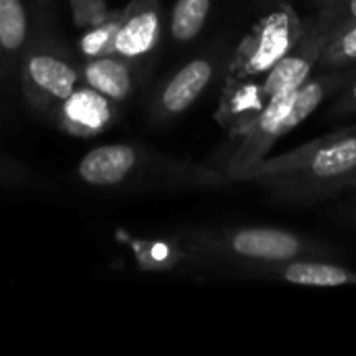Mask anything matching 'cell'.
I'll return each mask as SVG.
<instances>
[{
  "instance_id": "8",
  "label": "cell",
  "mask_w": 356,
  "mask_h": 356,
  "mask_svg": "<svg viewBox=\"0 0 356 356\" xmlns=\"http://www.w3.org/2000/svg\"><path fill=\"white\" fill-rule=\"evenodd\" d=\"M334 27L336 19L327 8H317L315 15L302 19V35L294 48L267 75L259 79V94L265 104L277 94L298 90L315 73Z\"/></svg>"
},
{
  "instance_id": "22",
  "label": "cell",
  "mask_w": 356,
  "mask_h": 356,
  "mask_svg": "<svg viewBox=\"0 0 356 356\" xmlns=\"http://www.w3.org/2000/svg\"><path fill=\"white\" fill-rule=\"evenodd\" d=\"M353 190H356V169L353 171V173H348L338 186H336V192H334V198L336 196H340V194H344V192H353Z\"/></svg>"
},
{
  "instance_id": "12",
  "label": "cell",
  "mask_w": 356,
  "mask_h": 356,
  "mask_svg": "<svg viewBox=\"0 0 356 356\" xmlns=\"http://www.w3.org/2000/svg\"><path fill=\"white\" fill-rule=\"evenodd\" d=\"M111 104L115 102L81 83L71 94V98L60 106L54 125L73 136H94L108 125Z\"/></svg>"
},
{
  "instance_id": "7",
  "label": "cell",
  "mask_w": 356,
  "mask_h": 356,
  "mask_svg": "<svg viewBox=\"0 0 356 356\" xmlns=\"http://www.w3.org/2000/svg\"><path fill=\"white\" fill-rule=\"evenodd\" d=\"M229 54V40L221 38L213 46L184 63L167 79H163L152 94V100L148 102L150 119L154 123H169L190 111L196 100L215 83V79L227 69Z\"/></svg>"
},
{
  "instance_id": "19",
  "label": "cell",
  "mask_w": 356,
  "mask_h": 356,
  "mask_svg": "<svg viewBox=\"0 0 356 356\" xmlns=\"http://www.w3.org/2000/svg\"><path fill=\"white\" fill-rule=\"evenodd\" d=\"M31 181H33V173L29 169H25L21 163L4 159L0 154V184L23 186V184H31Z\"/></svg>"
},
{
  "instance_id": "21",
  "label": "cell",
  "mask_w": 356,
  "mask_h": 356,
  "mask_svg": "<svg viewBox=\"0 0 356 356\" xmlns=\"http://www.w3.org/2000/svg\"><path fill=\"white\" fill-rule=\"evenodd\" d=\"M321 8H327L334 15V19L342 25L356 23V0H332Z\"/></svg>"
},
{
  "instance_id": "9",
  "label": "cell",
  "mask_w": 356,
  "mask_h": 356,
  "mask_svg": "<svg viewBox=\"0 0 356 356\" xmlns=\"http://www.w3.org/2000/svg\"><path fill=\"white\" fill-rule=\"evenodd\" d=\"M163 29L161 0H131L121 8L113 54L146 69L163 42Z\"/></svg>"
},
{
  "instance_id": "1",
  "label": "cell",
  "mask_w": 356,
  "mask_h": 356,
  "mask_svg": "<svg viewBox=\"0 0 356 356\" xmlns=\"http://www.w3.org/2000/svg\"><path fill=\"white\" fill-rule=\"evenodd\" d=\"M75 177L88 188L121 194L221 190L232 184L215 165L177 159L129 142L88 150L75 167Z\"/></svg>"
},
{
  "instance_id": "18",
  "label": "cell",
  "mask_w": 356,
  "mask_h": 356,
  "mask_svg": "<svg viewBox=\"0 0 356 356\" xmlns=\"http://www.w3.org/2000/svg\"><path fill=\"white\" fill-rule=\"evenodd\" d=\"M69 4H71L73 23L79 29L98 25L104 19H108V15L113 13L108 8L106 0H69Z\"/></svg>"
},
{
  "instance_id": "25",
  "label": "cell",
  "mask_w": 356,
  "mask_h": 356,
  "mask_svg": "<svg viewBox=\"0 0 356 356\" xmlns=\"http://www.w3.org/2000/svg\"><path fill=\"white\" fill-rule=\"evenodd\" d=\"M257 2H259L261 6H273V4L280 2V0H257Z\"/></svg>"
},
{
  "instance_id": "3",
  "label": "cell",
  "mask_w": 356,
  "mask_h": 356,
  "mask_svg": "<svg viewBox=\"0 0 356 356\" xmlns=\"http://www.w3.org/2000/svg\"><path fill=\"white\" fill-rule=\"evenodd\" d=\"M356 75V65L338 71H317L298 90H288L269 100L254 121L236 138H229L227 154L215 163L232 184L261 163L269 150L305 119H309L330 96L338 94Z\"/></svg>"
},
{
  "instance_id": "16",
  "label": "cell",
  "mask_w": 356,
  "mask_h": 356,
  "mask_svg": "<svg viewBox=\"0 0 356 356\" xmlns=\"http://www.w3.org/2000/svg\"><path fill=\"white\" fill-rule=\"evenodd\" d=\"M356 65V23H338L317 63V71H338Z\"/></svg>"
},
{
  "instance_id": "20",
  "label": "cell",
  "mask_w": 356,
  "mask_h": 356,
  "mask_svg": "<svg viewBox=\"0 0 356 356\" xmlns=\"http://www.w3.org/2000/svg\"><path fill=\"white\" fill-rule=\"evenodd\" d=\"M350 115H356V75L340 90V98L334 102L330 111L332 119H342Z\"/></svg>"
},
{
  "instance_id": "10",
  "label": "cell",
  "mask_w": 356,
  "mask_h": 356,
  "mask_svg": "<svg viewBox=\"0 0 356 356\" xmlns=\"http://www.w3.org/2000/svg\"><path fill=\"white\" fill-rule=\"evenodd\" d=\"M229 271L240 277L265 280V282H284L296 286H315V288H340L356 286V271L348 269L334 259H290L273 263H244L236 265Z\"/></svg>"
},
{
  "instance_id": "27",
  "label": "cell",
  "mask_w": 356,
  "mask_h": 356,
  "mask_svg": "<svg viewBox=\"0 0 356 356\" xmlns=\"http://www.w3.org/2000/svg\"><path fill=\"white\" fill-rule=\"evenodd\" d=\"M0 77H4V75H2V69H0Z\"/></svg>"
},
{
  "instance_id": "15",
  "label": "cell",
  "mask_w": 356,
  "mask_h": 356,
  "mask_svg": "<svg viewBox=\"0 0 356 356\" xmlns=\"http://www.w3.org/2000/svg\"><path fill=\"white\" fill-rule=\"evenodd\" d=\"M215 0H175L169 15V38L175 46L192 44L209 23Z\"/></svg>"
},
{
  "instance_id": "26",
  "label": "cell",
  "mask_w": 356,
  "mask_h": 356,
  "mask_svg": "<svg viewBox=\"0 0 356 356\" xmlns=\"http://www.w3.org/2000/svg\"><path fill=\"white\" fill-rule=\"evenodd\" d=\"M48 2H50V0H38V4H40V6H46Z\"/></svg>"
},
{
  "instance_id": "11",
  "label": "cell",
  "mask_w": 356,
  "mask_h": 356,
  "mask_svg": "<svg viewBox=\"0 0 356 356\" xmlns=\"http://www.w3.org/2000/svg\"><path fill=\"white\" fill-rule=\"evenodd\" d=\"M142 79H144L142 67L123 60L115 54L88 58L81 65V83L113 102L127 100L138 90Z\"/></svg>"
},
{
  "instance_id": "2",
  "label": "cell",
  "mask_w": 356,
  "mask_h": 356,
  "mask_svg": "<svg viewBox=\"0 0 356 356\" xmlns=\"http://www.w3.org/2000/svg\"><path fill=\"white\" fill-rule=\"evenodd\" d=\"M356 169V125L315 138L280 156H265L238 181L263 186L286 207H307L334 198L336 186Z\"/></svg>"
},
{
  "instance_id": "14",
  "label": "cell",
  "mask_w": 356,
  "mask_h": 356,
  "mask_svg": "<svg viewBox=\"0 0 356 356\" xmlns=\"http://www.w3.org/2000/svg\"><path fill=\"white\" fill-rule=\"evenodd\" d=\"M138 265L144 271L165 273L184 267H200L194 252H190L175 236L169 240H129L127 242Z\"/></svg>"
},
{
  "instance_id": "23",
  "label": "cell",
  "mask_w": 356,
  "mask_h": 356,
  "mask_svg": "<svg viewBox=\"0 0 356 356\" xmlns=\"http://www.w3.org/2000/svg\"><path fill=\"white\" fill-rule=\"evenodd\" d=\"M346 215L350 217V221H353V223H356V200L350 204V207H348V209H346Z\"/></svg>"
},
{
  "instance_id": "5",
  "label": "cell",
  "mask_w": 356,
  "mask_h": 356,
  "mask_svg": "<svg viewBox=\"0 0 356 356\" xmlns=\"http://www.w3.org/2000/svg\"><path fill=\"white\" fill-rule=\"evenodd\" d=\"M23 96L33 113L54 123L60 106L81 86V65L54 38L35 33L19 65Z\"/></svg>"
},
{
  "instance_id": "6",
  "label": "cell",
  "mask_w": 356,
  "mask_h": 356,
  "mask_svg": "<svg viewBox=\"0 0 356 356\" xmlns=\"http://www.w3.org/2000/svg\"><path fill=\"white\" fill-rule=\"evenodd\" d=\"M302 35V17L290 2H275L240 40L227 60V79H261Z\"/></svg>"
},
{
  "instance_id": "4",
  "label": "cell",
  "mask_w": 356,
  "mask_h": 356,
  "mask_svg": "<svg viewBox=\"0 0 356 356\" xmlns=\"http://www.w3.org/2000/svg\"><path fill=\"white\" fill-rule=\"evenodd\" d=\"M175 238L194 252L200 267L232 269L244 263L336 259V250L332 246L282 227H200L177 234Z\"/></svg>"
},
{
  "instance_id": "13",
  "label": "cell",
  "mask_w": 356,
  "mask_h": 356,
  "mask_svg": "<svg viewBox=\"0 0 356 356\" xmlns=\"http://www.w3.org/2000/svg\"><path fill=\"white\" fill-rule=\"evenodd\" d=\"M29 42V19L23 0H0V69L4 77L19 69Z\"/></svg>"
},
{
  "instance_id": "17",
  "label": "cell",
  "mask_w": 356,
  "mask_h": 356,
  "mask_svg": "<svg viewBox=\"0 0 356 356\" xmlns=\"http://www.w3.org/2000/svg\"><path fill=\"white\" fill-rule=\"evenodd\" d=\"M119 17H121V10H113L108 15V19H104L102 23L83 29V33L77 40V50H79V56L83 60L113 54V44H115Z\"/></svg>"
},
{
  "instance_id": "24",
  "label": "cell",
  "mask_w": 356,
  "mask_h": 356,
  "mask_svg": "<svg viewBox=\"0 0 356 356\" xmlns=\"http://www.w3.org/2000/svg\"><path fill=\"white\" fill-rule=\"evenodd\" d=\"M327 2H332V0H311V4L315 6V10H317V8H321V6H325Z\"/></svg>"
}]
</instances>
